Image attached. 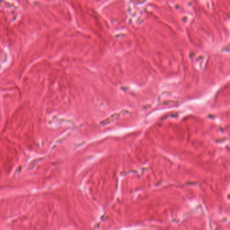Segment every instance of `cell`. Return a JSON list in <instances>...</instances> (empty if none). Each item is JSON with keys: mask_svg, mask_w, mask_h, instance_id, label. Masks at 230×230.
<instances>
[{"mask_svg": "<svg viewBox=\"0 0 230 230\" xmlns=\"http://www.w3.org/2000/svg\"><path fill=\"white\" fill-rule=\"evenodd\" d=\"M67 134H65V135H61V136H59V137L57 138V139L55 140V142H54V146H55L57 144H59V143H61V142H63V140H64L67 137Z\"/></svg>", "mask_w": 230, "mask_h": 230, "instance_id": "obj_1", "label": "cell"}]
</instances>
